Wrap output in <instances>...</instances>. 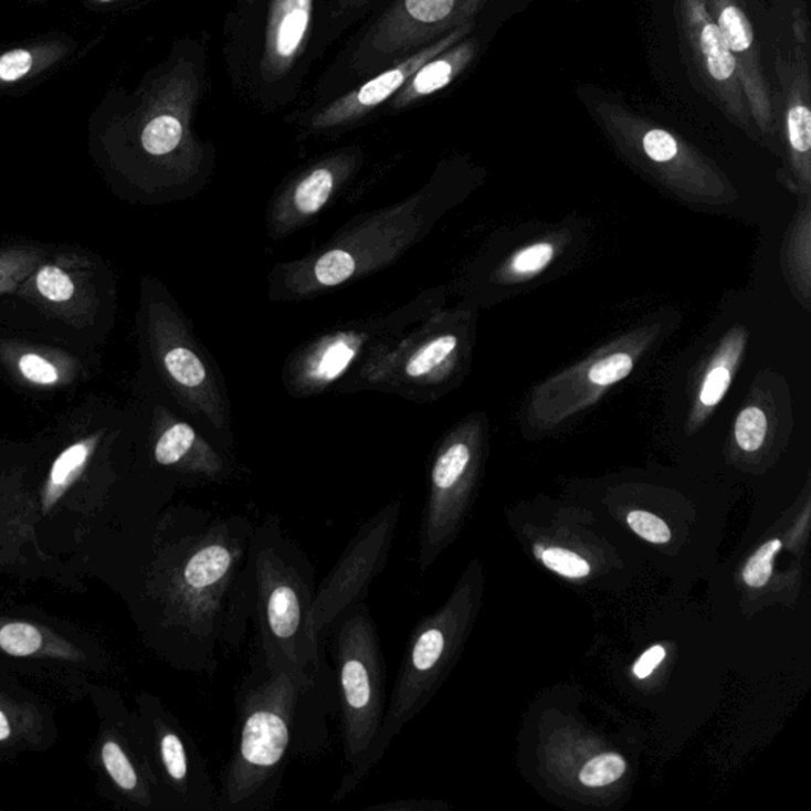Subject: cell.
<instances>
[{
	"label": "cell",
	"mask_w": 811,
	"mask_h": 811,
	"mask_svg": "<svg viewBox=\"0 0 811 811\" xmlns=\"http://www.w3.org/2000/svg\"><path fill=\"white\" fill-rule=\"evenodd\" d=\"M246 515L179 507L164 518L151 577L152 638L181 671L214 677L251 623Z\"/></svg>",
	"instance_id": "obj_1"
},
{
	"label": "cell",
	"mask_w": 811,
	"mask_h": 811,
	"mask_svg": "<svg viewBox=\"0 0 811 811\" xmlns=\"http://www.w3.org/2000/svg\"><path fill=\"white\" fill-rule=\"evenodd\" d=\"M335 674L327 657L313 668L270 666L254 652L235 694L232 752L215 811H268L294 759L330 747Z\"/></svg>",
	"instance_id": "obj_2"
},
{
	"label": "cell",
	"mask_w": 811,
	"mask_h": 811,
	"mask_svg": "<svg viewBox=\"0 0 811 811\" xmlns=\"http://www.w3.org/2000/svg\"><path fill=\"white\" fill-rule=\"evenodd\" d=\"M247 577L255 652L270 666L298 671L319 666L325 652L313 624L316 571L277 515L255 522Z\"/></svg>",
	"instance_id": "obj_3"
},
{
	"label": "cell",
	"mask_w": 811,
	"mask_h": 811,
	"mask_svg": "<svg viewBox=\"0 0 811 811\" xmlns=\"http://www.w3.org/2000/svg\"><path fill=\"white\" fill-rule=\"evenodd\" d=\"M330 633L336 715L347 763L346 776L334 796V802L339 803L357 791L382 761L379 739L389 697L381 639L368 605L357 602L347 609Z\"/></svg>",
	"instance_id": "obj_4"
},
{
	"label": "cell",
	"mask_w": 811,
	"mask_h": 811,
	"mask_svg": "<svg viewBox=\"0 0 811 811\" xmlns=\"http://www.w3.org/2000/svg\"><path fill=\"white\" fill-rule=\"evenodd\" d=\"M425 197H409L350 225L323 250L302 261L277 266L275 295L306 298L378 272L418 243L429 222Z\"/></svg>",
	"instance_id": "obj_5"
},
{
	"label": "cell",
	"mask_w": 811,
	"mask_h": 811,
	"mask_svg": "<svg viewBox=\"0 0 811 811\" xmlns=\"http://www.w3.org/2000/svg\"><path fill=\"white\" fill-rule=\"evenodd\" d=\"M434 298L429 294L406 303L401 308L341 330L319 336L287 360L284 383L294 397L323 393L345 378L354 365L360 367L368 357L394 336L403 334L429 314Z\"/></svg>",
	"instance_id": "obj_6"
},
{
	"label": "cell",
	"mask_w": 811,
	"mask_h": 811,
	"mask_svg": "<svg viewBox=\"0 0 811 811\" xmlns=\"http://www.w3.org/2000/svg\"><path fill=\"white\" fill-rule=\"evenodd\" d=\"M459 615L456 604L425 617L409 634L403 660L387 701L379 756L383 758L392 741L423 710L447 671L456 646Z\"/></svg>",
	"instance_id": "obj_7"
},
{
	"label": "cell",
	"mask_w": 811,
	"mask_h": 811,
	"mask_svg": "<svg viewBox=\"0 0 811 811\" xmlns=\"http://www.w3.org/2000/svg\"><path fill=\"white\" fill-rule=\"evenodd\" d=\"M401 499L383 506L358 528L334 569L317 584L314 631L324 639L336 620L357 602H365L370 584L386 569L400 525Z\"/></svg>",
	"instance_id": "obj_8"
},
{
	"label": "cell",
	"mask_w": 811,
	"mask_h": 811,
	"mask_svg": "<svg viewBox=\"0 0 811 811\" xmlns=\"http://www.w3.org/2000/svg\"><path fill=\"white\" fill-rule=\"evenodd\" d=\"M406 331V330H404ZM376 349L356 371L352 386L379 389L419 400L423 390L438 386L459 356L460 338L438 328L434 319L415 324Z\"/></svg>",
	"instance_id": "obj_9"
},
{
	"label": "cell",
	"mask_w": 811,
	"mask_h": 811,
	"mask_svg": "<svg viewBox=\"0 0 811 811\" xmlns=\"http://www.w3.org/2000/svg\"><path fill=\"white\" fill-rule=\"evenodd\" d=\"M149 314L152 346L167 381L218 433L229 434L228 400L185 323L162 303Z\"/></svg>",
	"instance_id": "obj_10"
},
{
	"label": "cell",
	"mask_w": 811,
	"mask_h": 811,
	"mask_svg": "<svg viewBox=\"0 0 811 811\" xmlns=\"http://www.w3.org/2000/svg\"><path fill=\"white\" fill-rule=\"evenodd\" d=\"M488 0H397L368 35L360 53L368 60L397 57L436 42L441 36L473 23Z\"/></svg>",
	"instance_id": "obj_11"
},
{
	"label": "cell",
	"mask_w": 811,
	"mask_h": 811,
	"mask_svg": "<svg viewBox=\"0 0 811 811\" xmlns=\"http://www.w3.org/2000/svg\"><path fill=\"white\" fill-rule=\"evenodd\" d=\"M678 29L708 96L736 126L751 130L752 118L736 61L705 0H675Z\"/></svg>",
	"instance_id": "obj_12"
},
{
	"label": "cell",
	"mask_w": 811,
	"mask_h": 811,
	"mask_svg": "<svg viewBox=\"0 0 811 811\" xmlns=\"http://www.w3.org/2000/svg\"><path fill=\"white\" fill-rule=\"evenodd\" d=\"M149 722L157 762L170 792L168 803L185 811H215L218 787L191 734L164 710L155 712Z\"/></svg>",
	"instance_id": "obj_13"
},
{
	"label": "cell",
	"mask_w": 811,
	"mask_h": 811,
	"mask_svg": "<svg viewBox=\"0 0 811 811\" xmlns=\"http://www.w3.org/2000/svg\"><path fill=\"white\" fill-rule=\"evenodd\" d=\"M358 164V149H343L323 157L292 179L270 208L272 236H287L308 224L356 173Z\"/></svg>",
	"instance_id": "obj_14"
},
{
	"label": "cell",
	"mask_w": 811,
	"mask_h": 811,
	"mask_svg": "<svg viewBox=\"0 0 811 811\" xmlns=\"http://www.w3.org/2000/svg\"><path fill=\"white\" fill-rule=\"evenodd\" d=\"M474 23H467L447 35L441 36L436 42L423 46L418 51L406 54L390 65L389 69L368 80L367 83L350 91L345 96L336 98L330 104L316 113L309 120L313 130H330L345 127L347 124L357 123L365 116L370 115L376 108L381 107L387 101L393 98L394 94L408 83L419 67L442 51L451 49L460 40L466 39L473 32Z\"/></svg>",
	"instance_id": "obj_15"
},
{
	"label": "cell",
	"mask_w": 811,
	"mask_h": 811,
	"mask_svg": "<svg viewBox=\"0 0 811 811\" xmlns=\"http://www.w3.org/2000/svg\"><path fill=\"white\" fill-rule=\"evenodd\" d=\"M705 3L736 61L752 123L763 134H770L776 126V102L759 57L750 17L740 0H705Z\"/></svg>",
	"instance_id": "obj_16"
},
{
	"label": "cell",
	"mask_w": 811,
	"mask_h": 811,
	"mask_svg": "<svg viewBox=\"0 0 811 811\" xmlns=\"http://www.w3.org/2000/svg\"><path fill=\"white\" fill-rule=\"evenodd\" d=\"M796 49L791 60L777 57L776 71L781 91L784 130L792 162L800 177L809 181L811 151L810 23L805 10L794 13Z\"/></svg>",
	"instance_id": "obj_17"
},
{
	"label": "cell",
	"mask_w": 811,
	"mask_h": 811,
	"mask_svg": "<svg viewBox=\"0 0 811 811\" xmlns=\"http://www.w3.org/2000/svg\"><path fill=\"white\" fill-rule=\"evenodd\" d=\"M157 465L170 467L175 473L197 484H224L235 473L233 463L204 440L188 422L164 418L155 442Z\"/></svg>",
	"instance_id": "obj_18"
},
{
	"label": "cell",
	"mask_w": 811,
	"mask_h": 811,
	"mask_svg": "<svg viewBox=\"0 0 811 811\" xmlns=\"http://www.w3.org/2000/svg\"><path fill=\"white\" fill-rule=\"evenodd\" d=\"M313 13L314 0H270L261 56L266 82L286 78L305 53Z\"/></svg>",
	"instance_id": "obj_19"
},
{
	"label": "cell",
	"mask_w": 811,
	"mask_h": 811,
	"mask_svg": "<svg viewBox=\"0 0 811 811\" xmlns=\"http://www.w3.org/2000/svg\"><path fill=\"white\" fill-rule=\"evenodd\" d=\"M478 53V42L473 36L460 40L451 49L442 51L414 72L408 83L394 94L392 107L403 109L433 96L454 83L473 64Z\"/></svg>",
	"instance_id": "obj_20"
},
{
	"label": "cell",
	"mask_w": 811,
	"mask_h": 811,
	"mask_svg": "<svg viewBox=\"0 0 811 811\" xmlns=\"http://www.w3.org/2000/svg\"><path fill=\"white\" fill-rule=\"evenodd\" d=\"M97 438H87L80 442H75L71 447L65 449L56 462L53 463L50 473V489L53 493L61 492L78 476L80 471L86 465L94 447H96Z\"/></svg>",
	"instance_id": "obj_21"
},
{
	"label": "cell",
	"mask_w": 811,
	"mask_h": 811,
	"mask_svg": "<svg viewBox=\"0 0 811 811\" xmlns=\"http://www.w3.org/2000/svg\"><path fill=\"white\" fill-rule=\"evenodd\" d=\"M40 254L35 251L0 252V295L20 286L34 272Z\"/></svg>",
	"instance_id": "obj_22"
},
{
	"label": "cell",
	"mask_w": 811,
	"mask_h": 811,
	"mask_svg": "<svg viewBox=\"0 0 811 811\" xmlns=\"http://www.w3.org/2000/svg\"><path fill=\"white\" fill-rule=\"evenodd\" d=\"M102 758H104L105 769H107L108 776L112 777V780L123 791L134 792L144 787L141 777L138 776L137 769L131 763L129 756L124 752L123 748L116 741H107L104 745Z\"/></svg>",
	"instance_id": "obj_23"
},
{
	"label": "cell",
	"mask_w": 811,
	"mask_h": 811,
	"mask_svg": "<svg viewBox=\"0 0 811 811\" xmlns=\"http://www.w3.org/2000/svg\"><path fill=\"white\" fill-rule=\"evenodd\" d=\"M35 288L51 303H65L75 295V283L65 270L57 265H43L35 272Z\"/></svg>",
	"instance_id": "obj_24"
},
{
	"label": "cell",
	"mask_w": 811,
	"mask_h": 811,
	"mask_svg": "<svg viewBox=\"0 0 811 811\" xmlns=\"http://www.w3.org/2000/svg\"><path fill=\"white\" fill-rule=\"evenodd\" d=\"M626 761L615 752H604L591 759L580 772V781L588 788L609 787L623 777Z\"/></svg>",
	"instance_id": "obj_25"
},
{
	"label": "cell",
	"mask_w": 811,
	"mask_h": 811,
	"mask_svg": "<svg viewBox=\"0 0 811 811\" xmlns=\"http://www.w3.org/2000/svg\"><path fill=\"white\" fill-rule=\"evenodd\" d=\"M42 634L28 623H10L0 630V649L12 656H31L42 649Z\"/></svg>",
	"instance_id": "obj_26"
},
{
	"label": "cell",
	"mask_w": 811,
	"mask_h": 811,
	"mask_svg": "<svg viewBox=\"0 0 811 811\" xmlns=\"http://www.w3.org/2000/svg\"><path fill=\"white\" fill-rule=\"evenodd\" d=\"M736 441L741 451L756 452L761 449L767 434V418L762 409L750 406L736 420Z\"/></svg>",
	"instance_id": "obj_27"
},
{
	"label": "cell",
	"mask_w": 811,
	"mask_h": 811,
	"mask_svg": "<svg viewBox=\"0 0 811 811\" xmlns=\"http://www.w3.org/2000/svg\"><path fill=\"white\" fill-rule=\"evenodd\" d=\"M633 368L634 360L630 354L617 352L594 364L588 372V378L599 387H609L626 379Z\"/></svg>",
	"instance_id": "obj_28"
},
{
	"label": "cell",
	"mask_w": 811,
	"mask_h": 811,
	"mask_svg": "<svg viewBox=\"0 0 811 811\" xmlns=\"http://www.w3.org/2000/svg\"><path fill=\"white\" fill-rule=\"evenodd\" d=\"M780 549L781 543L778 539L769 540V543L759 547L750 558V561L747 562V566H745V583L750 584L752 588H761L769 582L770 577H772V561Z\"/></svg>",
	"instance_id": "obj_29"
},
{
	"label": "cell",
	"mask_w": 811,
	"mask_h": 811,
	"mask_svg": "<svg viewBox=\"0 0 811 811\" xmlns=\"http://www.w3.org/2000/svg\"><path fill=\"white\" fill-rule=\"evenodd\" d=\"M21 376L34 386L51 387L61 382V371L49 358L35 352H25L18 360Z\"/></svg>",
	"instance_id": "obj_30"
},
{
	"label": "cell",
	"mask_w": 811,
	"mask_h": 811,
	"mask_svg": "<svg viewBox=\"0 0 811 811\" xmlns=\"http://www.w3.org/2000/svg\"><path fill=\"white\" fill-rule=\"evenodd\" d=\"M540 560L551 571L568 577V579H583L590 573V565L582 557L571 550L560 549V547L546 549Z\"/></svg>",
	"instance_id": "obj_31"
},
{
	"label": "cell",
	"mask_w": 811,
	"mask_h": 811,
	"mask_svg": "<svg viewBox=\"0 0 811 811\" xmlns=\"http://www.w3.org/2000/svg\"><path fill=\"white\" fill-rule=\"evenodd\" d=\"M730 382H733V370H730L729 365L716 360L712 370H708L707 376H705L703 387H701V404L712 409L722 403L723 398L729 390Z\"/></svg>",
	"instance_id": "obj_32"
},
{
	"label": "cell",
	"mask_w": 811,
	"mask_h": 811,
	"mask_svg": "<svg viewBox=\"0 0 811 811\" xmlns=\"http://www.w3.org/2000/svg\"><path fill=\"white\" fill-rule=\"evenodd\" d=\"M555 250L551 244L537 243L533 246L525 247L514 255L510 262V270L517 275H536L549 266L554 259Z\"/></svg>",
	"instance_id": "obj_33"
},
{
	"label": "cell",
	"mask_w": 811,
	"mask_h": 811,
	"mask_svg": "<svg viewBox=\"0 0 811 811\" xmlns=\"http://www.w3.org/2000/svg\"><path fill=\"white\" fill-rule=\"evenodd\" d=\"M628 525L631 529L645 540L652 544H666L671 540V529L656 515L644 513V510H634L628 515Z\"/></svg>",
	"instance_id": "obj_34"
},
{
	"label": "cell",
	"mask_w": 811,
	"mask_h": 811,
	"mask_svg": "<svg viewBox=\"0 0 811 811\" xmlns=\"http://www.w3.org/2000/svg\"><path fill=\"white\" fill-rule=\"evenodd\" d=\"M32 56L29 51L14 50L0 57V78L3 82H14L23 78L31 71Z\"/></svg>",
	"instance_id": "obj_35"
},
{
	"label": "cell",
	"mask_w": 811,
	"mask_h": 811,
	"mask_svg": "<svg viewBox=\"0 0 811 811\" xmlns=\"http://www.w3.org/2000/svg\"><path fill=\"white\" fill-rule=\"evenodd\" d=\"M664 657H666V650H664V646L655 645L652 646V649L646 650L644 655L641 656V660L635 663V677L641 678V681L650 677V675L653 674V671L663 663Z\"/></svg>",
	"instance_id": "obj_36"
},
{
	"label": "cell",
	"mask_w": 811,
	"mask_h": 811,
	"mask_svg": "<svg viewBox=\"0 0 811 811\" xmlns=\"http://www.w3.org/2000/svg\"><path fill=\"white\" fill-rule=\"evenodd\" d=\"M436 803L422 799H400L392 802L381 803V805H372L365 811H423L434 809Z\"/></svg>",
	"instance_id": "obj_37"
},
{
	"label": "cell",
	"mask_w": 811,
	"mask_h": 811,
	"mask_svg": "<svg viewBox=\"0 0 811 811\" xmlns=\"http://www.w3.org/2000/svg\"><path fill=\"white\" fill-rule=\"evenodd\" d=\"M10 734H12V728H10L9 718L0 710V740L9 739Z\"/></svg>",
	"instance_id": "obj_38"
},
{
	"label": "cell",
	"mask_w": 811,
	"mask_h": 811,
	"mask_svg": "<svg viewBox=\"0 0 811 811\" xmlns=\"http://www.w3.org/2000/svg\"><path fill=\"white\" fill-rule=\"evenodd\" d=\"M341 9H352V7L364 6V3L371 2V0H336Z\"/></svg>",
	"instance_id": "obj_39"
},
{
	"label": "cell",
	"mask_w": 811,
	"mask_h": 811,
	"mask_svg": "<svg viewBox=\"0 0 811 811\" xmlns=\"http://www.w3.org/2000/svg\"><path fill=\"white\" fill-rule=\"evenodd\" d=\"M544 551H546V547L540 546V544H536V546H535V555H536V558H539V560H540V558H543Z\"/></svg>",
	"instance_id": "obj_40"
},
{
	"label": "cell",
	"mask_w": 811,
	"mask_h": 811,
	"mask_svg": "<svg viewBox=\"0 0 811 811\" xmlns=\"http://www.w3.org/2000/svg\"><path fill=\"white\" fill-rule=\"evenodd\" d=\"M101 2H112V0H101Z\"/></svg>",
	"instance_id": "obj_41"
}]
</instances>
